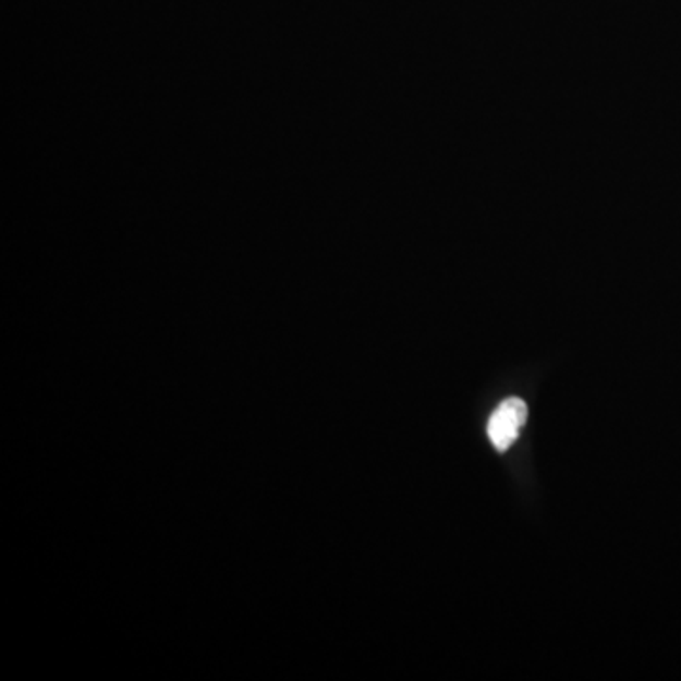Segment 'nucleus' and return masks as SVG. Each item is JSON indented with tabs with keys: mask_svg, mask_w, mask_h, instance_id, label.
<instances>
[{
	"mask_svg": "<svg viewBox=\"0 0 681 681\" xmlns=\"http://www.w3.org/2000/svg\"><path fill=\"white\" fill-rule=\"evenodd\" d=\"M528 421V405L521 398L503 400L488 421V439L496 451L506 452L515 443L521 428Z\"/></svg>",
	"mask_w": 681,
	"mask_h": 681,
	"instance_id": "f257e3e1",
	"label": "nucleus"
}]
</instances>
